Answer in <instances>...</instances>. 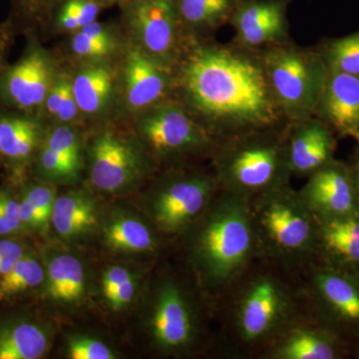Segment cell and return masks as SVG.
I'll use <instances>...</instances> for the list:
<instances>
[{"mask_svg": "<svg viewBox=\"0 0 359 359\" xmlns=\"http://www.w3.org/2000/svg\"><path fill=\"white\" fill-rule=\"evenodd\" d=\"M179 83L187 108L218 140L289 125L259 50L194 44L180 66Z\"/></svg>", "mask_w": 359, "mask_h": 359, "instance_id": "1", "label": "cell"}, {"mask_svg": "<svg viewBox=\"0 0 359 359\" xmlns=\"http://www.w3.org/2000/svg\"><path fill=\"white\" fill-rule=\"evenodd\" d=\"M135 276L137 275L132 273L130 269L125 268V266H119V264L108 266L104 271L102 280H101L104 299L109 297L120 285L131 280Z\"/></svg>", "mask_w": 359, "mask_h": 359, "instance_id": "38", "label": "cell"}, {"mask_svg": "<svg viewBox=\"0 0 359 359\" xmlns=\"http://www.w3.org/2000/svg\"><path fill=\"white\" fill-rule=\"evenodd\" d=\"M355 355H356V358H359V342H358V348H356Z\"/></svg>", "mask_w": 359, "mask_h": 359, "instance_id": "44", "label": "cell"}, {"mask_svg": "<svg viewBox=\"0 0 359 359\" xmlns=\"http://www.w3.org/2000/svg\"><path fill=\"white\" fill-rule=\"evenodd\" d=\"M106 6H114V4H119V6H123V4H126L129 0H101Z\"/></svg>", "mask_w": 359, "mask_h": 359, "instance_id": "43", "label": "cell"}, {"mask_svg": "<svg viewBox=\"0 0 359 359\" xmlns=\"http://www.w3.org/2000/svg\"><path fill=\"white\" fill-rule=\"evenodd\" d=\"M104 244L120 255L153 256L161 248L159 231L154 224L126 210H114L102 223Z\"/></svg>", "mask_w": 359, "mask_h": 359, "instance_id": "21", "label": "cell"}, {"mask_svg": "<svg viewBox=\"0 0 359 359\" xmlns=\"http://www.w3.org/2000/svg\"><path fill=\"white\" fill-rule=\"evenodd\" d=\"M261 257L301 271L313 263L318 219L290 185L249 201Z\"/></svg>", "mask_w": 359, "mask_h": 359, "instance_id": "5", "label": "cell"}, {"mask_svg": "<svg viewBox=\"0 0 359 359\" xmlns=\"http://www.w3.org/2000/svg\"><path fill=\"white\" fill-rule=\"evenodd\" d=\"M44 295L52 304L72 306L83 301L86 273L81 259L68 252H50L44 259Z\"/></svg>", "mask_w": 359, "mask_h": 359, "instance_id": "22", "label": "cell"}, {"mask_svg": "<svg viewBox=\"0 0 359 359\" xmlns=\"http://www.w3.org/2000/svg\"><path fill=\"white\" fill-rule=\"evenodd\" d=\"M221 188L212 172H173L149 193V219L161 235L181 238L205 214Z\"/></svg>", "mask_w": 359, "mask_h": 359, "instance_id": "8", "label": "cell"}, {"mask_svg": "<svg viewBox=\"0 0 359 359\" xmlns=\"http://www.w3.org/2000/svg\"><path fill=\"white\" fill-rule=\"evenodd\" d=\"M138 289L139 276H135L131 280H127L115 289L109 297H106V302H107L108 306L114 311H121L131 304Z\"/></svg>", "mask_w": 359, "mask_h": 359, "instance_id": "37", "label": "cell"}, {"mask_svg": "<svg viewBox=\"0 0 359 359\" xmlns=\"http://www.w3.org/2000/svg\"><path fill=\"white\" fill-rule=\"evenodd\" d=\"M62 0H18L21 8L26 13L36 14L57 7Z\"/></svg>", "mask_w": 359, "mask_h": 359, "instance_id": "40", "label": "cell"}, {"mask_svg": "<svg viewBox=\"0 0 359 359\" xmlns=\"http://www.w3.org/2000/svg\"><path fill=\"white\" fill-rule=\"evenodd\" d=\"M292 0H237L230 25L235 30L233 43L261 50L290 42L287 9Z\"/></svg>", "mask_w": 359, "mask_h": 359, "instance_id": "13", "label": "cell"}, {"mask_svg": "<svg viewBox=\"0 0 359 359\" xmlns=\"http://www.w3.org/2000/svg\"><path fill=\"white\" fill-rule=\"evenodd\" d=\"M152 170L153 164L143 148L114 132L97 135L90 145V181L101 192H129Z\"/></svg>", "mask_w": 359, "mask_h": 359, "instance_id": "11", "label": "cell"}, {"mask_svg": "<svg viewBox=\"0 0 359 359\" xmlns=\"http://www.w3.org/2000/svg\"><path fill=\"white\" fill-rule=\"evenodd\" d=\"M72 50L80 58L98 61L110 56L116 49L115 41H106L78 30L71 42Z\"/></svg>", "mask_w": 359, "mask_h": 359, "instance_id": "35", "label": "cell"}, {"mask_svg": "<svg viewBox=\"0 0 359 359\" xmlns=\"http://www.w3.org/2000/svg\"><path fill=\"white\" fill-rule=\"evenodd\" d=\"M289 125L219 139L211 155L219 188L250 200L290 185Z\"/></svg>", "mask_w": 359, "mask_h": 359, "instance_id": "4", "label": "cell"}, {"mask_svg": "<svg viewBox=\"0 0 359 359\" xmlns=\"http://www.w3.org/2000/svg\"><path fill=\"white\" fill-rule=\"evenodd\" d=\"M138 131L146 147L159 160L211 156L218 143L185 104L169 99L144 111Z\"/></svg>", "mask_w": 359, "mask_h": 359, "instance_id": "10", "label": "cell"}, {"mask_svg": "<svg viewBox=\"0 0 359 359\" xmlns=\"http://www.w3.org/2000/svg\"><path fill=\"white\" fill-rule=\"evenodd\" d=\"M41 129L26 117H0V150L4 157L15 166H23L39 147Z\"/></svg>", "mask_w": 359, "mask_h": 359, "instance_id": "27", "label": "cell"}, {"mask_svg": "<svg viewBox=\"0 0 359 359\" xmlns=\"http://www.w3.org/2000/svg\"><path fill=\"white\" fill-rule=\"evenodd\" d=\"M313 116L332 132L359 141V77L328 70Z\"/></svg>", "mask_w": 359, "mask_h": 359, "instance_id": "17", "label": "cell"}, {"mask_svg": "<svg viewBox=\"0 0 359 359\" xmlns=\"http://www.w3.org/2000/svg\"><path fill=\"white\" fill-rule=\"evenodd\" d=\"M25 245L11 238L0 240V278L6 276L25 254Z\"/></svg>", "mask_w": 359, "mask_h": 359, "instance_id": "36", "label": "cell"}, {"mask_svg": "<svg viewBox=\"0 0 359 359\" xmlns=\"http://www.w3.org/2000/svg\"><path fill=\"white\" fill-rule=\"evenodd\" d=\"M355 166H359V147H358V161H356Z\"/></svg>", "mask_w": 359, "mask_h": 359, "instance_id": "45", "label": "cell"}, {"mask_svg": "<svg viewBox=\"0 0 359 359\" xmlns=\"http://www.w3.org/2000/svg\"><path fill=\"white\" fill-rule=\"evenodd\" d=\"M2 47H1V41H0V54H1Z\"/></svg>", "mask_w": 359, "mask_h": 359, "instance_id": "46", "label": "cell"}, {"mask_svg": "<svg viewBox=\"0 0 359 359\" xmlns=\"http://www.w3.org/2000/svg\"><path fill=\"white\" fill-rule=\"evenodd\" d=\"M54 80L51 58L43 49L34 46L7 71L1 91L20 109L35 110L45 103Z\"/></svg>", "mask_w": 359, "mask_h": 359, "instance_id": "16", "label": "cell"}, {"mask_svg": "<svg viewBox=\"0 0 359 359\" xmlns=\"http://www.w3.org/2000/svg\"><path fill=\"white\" fill-rule=\"evenodd\" d=\"M318 224L313 264L359 275V211Z\"/></svg>", "mask_w": 359, "mask_h": 359, "instance_id": "20", "label": "cell"}, {"mask_svg": "<svg viewBox=\"0 0 359 359\" xmlns=\"http://www.w3.org/2000/svg\"><path fill=\"white\" fill-rule=\"evenodd\" d=\"M259 52L269 87L287 122L313 117L328 74L320 51L290 41Z\"/></svg>", "mask_w": 359, "mask_h": 359, "instance_id": "6", "label": "cell"}, {"mask_svg": "<svg viewBox=\"0 0 359 359\" xmlns=\"http://www.w3.org/2000/svg\"><path fill=\"white\" fill-rule=\"evenodd\" d=\"M348 344L306 313L280 332L259 356L261 359H339Z\"/></svg>", "mask_w": 359, "mask_h": 359, "instance_id": "15", "label": "cell"}, {"mask_svg": "<svg viewBox=\"0 0 359 359\" xmlns=\"http://www.w3.org/2000/svg\"><path fill=\"white\" fill-rule=\"evenodd\" d=\"M44 104L48 114L57 118L59 121L70 122L75 119L79 107L73 94L72 80L66 75L56 78Z\"/></svg>", "mask_w": 359, "mask_h": 359, "instance_id": "31", "label": "cell"}, {"mask_svg": "<svg viewBox=\"0 0 359 359\" xmlns=\"http://www.w3.org/2000/svg\"><path fill=\"white\" fill-rule=\"evenodd\" d=\"M0 209L13 229L14 235L23 231L20 217V203L6 190H0Z\"/></svg>", "mask_w": 359, "mask_h": 359, "instance_id": "39", "label": "cell"}, {"mask_svg": "<svg viewBox=\"0 0 359 359\" xmlns=\"http://www.w3.org/2000/svg\"><path fill=\"white\" fill-rule=\"evenodd\" d=\"M2 154H1V150H0V157H1Z\"/></svg>", "mask_w": 359, "mask_h": 359, "instance_id": "47", "label": "cell"}, {"mask_svg": "<svg viewBox=\"0 0 359 359\" xmlns=\"http://www.w3.org/2000/svg\"><path fill=\"white\" fill-rule=\"evenodd\" d=\"M44 264L33 252L26 250L6 276L0 278V302L11 301L43 285Z\"/></svg>", "mask_w": 359, "mask_h": 359, "instance_id": "28", "label": "cell"}, {"mask_svg": "<svg viewBox=\"0 0 359 359\" xmlns=\"http://www.w3.org/2000/svg\"><path fill=\"white\" fill-rule=\"evenodd\" d=\"M318 51L328 70L359 77V32L330 40Z\"/></svg>", "mask_w": 359, "mask_h": 359, "instance_id": "29", "label": "cell"}, {"mask_svg": "<svg viewBox=\"0 0 359 359\" xmlns=\"http://www.w3.org/2000/svg\"><path fill=\"white\" fill-rule=\"evenodd\" d=\"M67 355L72 359H114V351L107 344L88 335H71L67 339Z\"/></svg>", "mask_w": 359, "mask_h": 359, "instance_id": "34", "label": "cell"}, {"mask_svg": "<svg viewBox=\"0 0 359 359\" xmlns=\"http://www.w3.org/2000/svg\"><path fill=\"white\" fill-rule=\"evenodd\" d=\"M51 224L66 242H80L100 226L97 201L84 191H69L56 198Z\"/></svg>", "mask_w": 359, "mask_h": 359, "instance_id": "23", "label": "cell"}, {"mask_svg": "<svg viewBox=\"0 0 359 359\" xmlns=\"http://www.w3.org/2000/svg\"><path fill=\"white\" fill-rule=\"evenodd\" d=\"M171 68L165 67L135 47L125 61L124 94L131 110L146 111L167 100L171 93Z\"/></svg>", "mask_w": 359, "mask_h": 359, "instance_id": "18", "label": "cell"}, {"mask_svg": "<svg viewBox=\"0 0 359 359\" xmlns=\"http://www.w3.org/2000/svg\"><path fill=\"white\" fill-rule=\"evenodd\" d=\"M354 186H355L356 194L359 201V166H354L353 168Z\"/></svg>", "mask_w": 359, "mask_h": 359, "instance_id": "42", "label": "cell"}, {"mask_svg": "<svg viewBox=\"0 0 359 359\" xmlns=\"http://www.w3.org/2000/svg\"><path fill=\"white\" fill-rule=\"evenodd\" d=\"M43 144L68 162L82 168L81 143L77 132L72 127L67 125L56 127Z\"/></svg>", "mask_w": 359, "mask_h": 359, "instance_id": "32", "label": "cell"}, {"mask_svg": "<svg viewBox=\"0 0 359 359\" xmlns=\"http://www.w3.org/2000/svg\"><path fill=\"white\" fill-rule=\"evenodd\" d=\"M121 6L136 46L172 69L181 56L183 34L176 0H129Z\"/></svg>", "mask_w": 359, "mask_h": 359, "instance_id": "12", "label": "cell"}, {"mask_svg": "<svg viewBox=\"0 0 359 359\" xmlns=\"http://www.w3.org/2000/svg\"><path fill=\"white\" fill-rule=\"evenodd\" d=\"M72 89L81 112L99 115L107 109L114 95V75L106 65H88L73 78Z\"/></svg>", "mask_w": 359, "mask_h": 359, "instance_id": "24", "label": "cell"}, {"mask_svg": "<svg viewBox=\"0 0 359 359\" xmlns=\"http://www.w3.org/2000/svg\"><path fill=\"white\" fill-rule=\"evenodd\" d=\"M237 0H176L182 32L201 35L230 22Z\"/></svg>", "mask_w": 359, "mask_h": 359, "instance_id": "26", "label": "cell"}, {"mask_svg": "<svg viewBox=\"0 0 359 359\" xmlns=\"http://www.w3.org/2000/svg\"><path fill=\"white\" fill-rule=\"evenodd\" d=\"M11 235H14L13 229L9 226L4 212L0 209V237H6V236Z\"/></svg>", "mask_w": 359, "mask_h": 359, "instance_id": "41", "label": "cell"}, {"mask_svg": "<svg viewBox=\"0 0 359 359\" xmlns=\"http://www.w3.org/2000/svg\"><path fill=\"white\" fill-rule=\"evenodd\" d=\"M287 147L290 172L297 178H308L334 159V134L314 116L289 125Z\"/></svg>", "mask_w": 359, "mask_h": 359, "instance_id": "19", "label": "cell"}, {"mask_svg": "<svg viewBox=\"0 0 359 359\" xmlns=\"http://www.w3.org/2000/svg\"><path fill=\"white\" fill-rule=\"evenodd\" d=\"M306 179L297 193L318 221L359 211L353 168L334 159Z\"/></svg>", "mask_w": 359, "mask_h": 359, "instance_id": "14", "label": "cell"}, {"mask_svg": "<svg viewBox=\"0 0 359 359\" xmlns=\"http://www.w3.org/2000/svg\"><path fill=\"white\" fill-rule=\"evenodd\" d=\"M50 346L46 328L32 320H16L0 328V359H37Z\"/></svg>", "mask_w": 359, "mask_h": 359, "instance_id": "25", "label": "cell"}, {"mask_svg": "<svg viewBox=\"0 0 359 359\" xmlns=\"http://www.w3.org/2000/svg\"><path fill=\"white\" fill-rule=\"evenodd\" d=\"M21 196L27 200L37 215L45 230H48L51 224L52 212L55 204L56 189L53 184H30L25 189Z\"/></svg>", "mask_w": 359, "mask_h": 359, "instance_id": "33", "label": "cell"}, {"mask_svg": "<svg viewBox=\"0 0 359 359\" xmlns=\"http://www.w3.org/2000/svg\"><path fill=\"white\" fill-rule=\"evenodd\" d=\"M82 168L68 162L50 148L42 145L36 163L39 178L49 184H73L80 178Z\"/></svg>", "mask_w": 359, "mask_h": 359, "instance_id": "30", "label": "cell"}, {"mask_svg": "<svg viewBox=\"0 0 359 359\" xmlns=\"http://www.w3.org/2000/svg\"><path fill=\"white\" fill-rule=\"evenodd\" d=\"M299 271L311 318L347 344L359 342V275L316 264Z\"/></svg>", "mask_w": 359, "mask_h": 359, "instance_id": "9", "label": "cell"}, {"mask_svg": "<svg viewBox=\"0 0 359 359\" xmlns=\"http://www.w3.org/2000/svg\"><path fill=\"white\" fill-rule=\"evenodd\" d=\"M249 201L221 189L205 214L181 237L185 238L193 278L212 304L261 257Z\"/></svg>", "mask_w": 359, "mask_h": 359, "instance_id": "3", "label": "cell"}, {"mask_svg": "<svg viewBox=\"0 0 359 359\" xmlns=\"http://www.w3.org/2000/svg\"><path fill=\"white\" fill-rule=\"evenodd\" d=\"M195 290L165 275L151 297L148 332L151 344L162 355H186L197 351L207 334L204 304ZM208 299V297H207Z\"/></svg>", "mask_w": 359, "mask_h": 359, "instance_id": "7", "label": "cell"}, {"mask_svg": "<svg viewBox=\"0 0 359 359\" xmlns=\"http://www.w3.org/2000/svg\"><path fill=\"white\" fill-rule=\"evenodd\" d=\"M223 355L259 358L276 335L308 313L299 271L259 257L214 302Z\"/></svg>", "mask_w": 359, "mask_h": 359, "instance_id": "2", "label": "cell"}]
</instances>
